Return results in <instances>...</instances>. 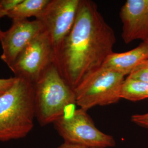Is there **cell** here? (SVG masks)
Segmentation results:
<instances>
[{"label":"cell","mask_w":148,"mask_h":148,"mask_svg":"<svg viewBox=\"0 0 148 148\" xmlns=\"http://www.w3.org/2000/svg\"><path fill=\"white\" fill-rule=\"evenodd\" d=\"M125 76L101 66L87 74L74 89L76 104L85 111L118 103Z\"/></svg>","instance_id":"cell-4"},{"label":"cell","mask_w":148,"mask_h":148,"mask_svg":"<svg viewBox=\"0 0 148 148\" xmlns=\"http://www.w3.org/2000/svg\"><path fill=\"white\" fill-rule=\"evenodd\" d=\"M52 63L53 49L48 36L43 30L28 45L10 69L14 77L34 84Z\"/></svg>","instance_id":"cell-7"},{"label":"cell","mask_w":148,"mask_h":148,"mask_svg":"<svg viewBox=\"0 0 148 148\" xmlns=\"http://www.w3.org/2000/svg\"><path fill=\"white\" fill-rule=\"evenodd\" d=\"M57 148H90L87 147H85L84 146H81L77 144H74L72 143H68L64 142L61 145H60Z\"/></svg>","instance_id":"cell-17"},{"label":"cell","mask_w":148,"mask_h":148,"mask_svg":"<svg viewBox=\"0 0 148 148\" xmlns=\"http://www.w3.org/2000/svg\"><path fill=\"white\" fill-rule=\"evenodd\" d=\"M120 98L132 101L148 99V82L127 77L122 85Z\"/></svg>","instance_id":"cell-12"},{"label":"cell","mask_w":148,"mask_h":148,"mask_svg":"<svg viewBox=\"0 0 148 148\" xmlns=\"http://www.w3.org/2000/svg\"><path fill=\"white\" fill-rule=\"evenodd\" d=\"M7 16V12L3 10V8H2V7L1 5V2H0V19L2 18H3V16ZM3 34V32H2L0 29V42H1V38L2 37Z\"/></svg>","instance_id":"cell-18"},{"label":"cell","mask_w":148,"mask_h":148,"mask_svg":"<svg viewBox=\"0 0 148 148\" xmlns=\"http://www.w3.org/2000/svg\"><path fill=\"white\" fill-rule=\"evenodd\" d=\"M127 77L148 82V58L139 64Z\"/></svg>","instance_id":"cell-13"},{"label":"cell","mask_w":148,"mask_h":148,"mask_svg":"<svg viewBox=\"0 0 148 148\" xmlns=\"http://www.w3.org/2000/svg\"><path fill=\"white\" fill-rule=\"evenodd\" d=\"M131 121L137 126L148 129V112L133 115L131 116Z\"/></svg>","instance_id":"cell-15"},{"label":"cell","mask_w":148,"mask_h":148,"mask_svg":"<svg viewBox=\"0 0 148 148\" xmlns=\"http://www.w3.org/2000/svg\"><path fill=\"white\" fill-rule=\"evenodd\" d=\"M16 77H12L8 79H0V97L5 95L13 87L15 84Z\"/></svg>","instance_id":"cell-14"},{"label":"cell","mask_w":148,"mask_h":148,"mask_svg":"<svg viewBox=\"0 0 148 148\" xmlns=\"http://www.w3.org/2000/svg\"><path fill=\"white\" fill-rule=\"evenodd\" d=\"M35 117L34 85L17 78L0 97V142L25 137L34 127Z\"/></svg>","instance_id":"cell-2"},{"label":"cell","mask_w":148,"mask_h":148,"mask_svg":"<svg viewBox=\"0 0 148 148\" xmlns=\"http://www.w3.org/2000/svg\"><path fill=\"white\" fill-rule=\"evenodd\" d=\"M148 58V43L142 42L137 47L122 53L112 52L101 66L128 76L138 65Z\"/></svg>","instance_id":"cell-10"},{"label":"cell","mask_w":148,"mask_h":148,"mask_svg":"<svg viewBox=\"0 0 148 148\" xmlns=\"http://www.w3.org/2000/svg\"><path fill=\"white\" fill-rule=\"evenodd\" d=\"M35 117L45 126L65 114L66 108L76 104L74 89L51 64L33 84Z\"/></svg>","instance_id":"cell-3"},{"label":"cell","mask_w":148,"mask_h":148,"mask_svg":"<svg viewBox=\"0 0 148 148\" xmlns=\"http://www.w3.org/2000/svg\"><path fill=\"white\" fill-rule=\"evenodd\" d=\"M49 0H22L7 16L12 21L27 19L30 17L38 18L42 14Z\"/></svg>","instance_id":"cell-11"},{"label":"cell","mask_w":148,"mask_h":148,"mask_svg":"<svg viewBox=\"0 0 148 148\" xmlns=\"http://www.w3.org/2000/svg\"><path fill=\"white\" fill-rule=\"evenodd\" d=\"M146 42L148 43V41H147V42Z\"/></svg>","instance_id":"cell-19"},{"label":"cell","mask_w":148,"mask_h":148,"mask_svg":"<svg viewBox=\"0 0 148 148\" xmlns=\"http://www.w3.org/2000/svg\"><path fill=\"white\" fill-rule=\"evenodd\" d=\"M80 2L81 0H49L42 14L36 19L41 23L49 38L54 62L74 27Z\"/></svg>","instance_id":"cell-6"},{"label":"cell","mask_w":148,"mask_h":148,"mask_svg":"<svg viewBox=\"0 0 148 148\" xmlns=\"http://www.w3.org/2000/svg\"><path fill=\"white\" fill-rule=\"evenodd\" d=\"M21 1L22 0H2L0 2L3 10L7 13L15 8Z\"/></svg>","instance_id":"cell-16"},{"label":"cell","mask_w":148,"mask_h":148,"mask_svg":"<svg viewBox=\"0 0 148 148\" xmlns=\"http://www.w3.org/2000/svg\"><path fill=\"white\" fill-rule=\"evenodd\" d=\"M87 112L79 108L69 116L65 114L53 123L55 129L64 142L90 148L115 146L114 138L96 127Z\"/></svg>","instance_id":"cell-5"},{"label":"cell","mask_w":148,"mask_h":148,"mask_svg":"<svg viewBox=\"0 0 148 148\" xmlns=\"http://www.w3.org/2000/svg\"><path fill=\"white\" fill-rule=\"evenodd\" d=\"M116 36L94 2L81 0L74 27L54 64L74 89L85 76L101 68L113 52Z\"/></svg>","instance_id":"cell-1"},{"label":"cell","mask_w":148,"mask_h":148,"mask_svg":"<svg viewBox=\"0 0 148 148\" xmlns=\"http://www.w3.org/2000/svg\"><path fill=\"white\" fill-rule=\"evenodd\" d=\"M10 29L3 32L1 42L2 53L1 59L10 68L32 41L43 31L38 20L12 21Z\"/></svg>","instance_id":"cell-8"},{"label":"cell","mask_w":148,"mask_h":148,"mask_svg":"<svg viewBox=\"0 0 148 148\" xmlns=\"http://www.w3.org/2000/svg\"><path fill=\"white\" fill-rule=\"evenodd\" d=\"M119 15L124 42L129 44L136 40L148 41V0H127Z\"/></svg>","instance_id":"cell-9"}]
</instances>
